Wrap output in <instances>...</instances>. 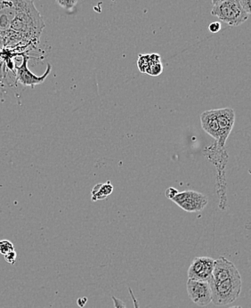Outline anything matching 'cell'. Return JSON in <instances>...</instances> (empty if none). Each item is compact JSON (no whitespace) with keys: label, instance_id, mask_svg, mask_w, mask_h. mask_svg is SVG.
<instances>
[{"label":"cell","instance_id":"6da1fadb","mask_svg":"<svg viewBox=\"0 0 251 308\" xmlns=\"http://www.w3.org/2000/svg\"><path fill=\"white\" fill-rule=\"evenodd\" d=\"M45 22L33 0H25L17 15L10 26L5 38V45L14 46L22 41L37 44L39 42Z\"/></svg>","mask_w":251,"mask_h":308},{"label":"cell","instance_id":"7a4b0ae2","mask_svg":"<svg viewBox=\"0 0 251 308\" xmlns=\"http://www.w3.org/2000/svg\"><path fill=\"white\" fill-rule=\"evenodd\" d=\"M212 292V302L217 307L232 304L242 292V276H234L221 283L209 281Z\"/></svg>","mask_w":251,"mask_h":308},{"label":"cell","instance_id":"3957f363","mask_svg":"<svg viewBox=\"0 0 251 308\" xmlns=\"http://www.w3.org/2000/svg\"><path fill=\"white\" fill-rule=\"evenodd\" d=\"M211 14L233 27H238L243 24L250 17V14H248L241 5L240 0L222 1L213 6Z\"/></svg>","mask_w":251,"mask_h":308},{"label":"cell","instance_id":"277c9868","mask_svg":"<svg viewBox=\"0 0 251 308\" xmlns=\"http://www.w3.org/2000/svg\"><path fill=\"white\" fill-rule=\"evenodd\" d=\"M178 207L187 212H199L203 210L208 205L209 199L206 195L195 191H184L177 193L171 199Z\"/></svg>","mask_w":251,"mask_h":308},{"label":"cell","instance_id":"5b68a950","mask_svg":"<svg viewBox=\"0 0 251 308\" xmlns=\"http://www.w3.org/2000/svg\"><path fill=\"white\" fill-rule=\"evenodd\" d=\"M216 113L219 127V136L213 146L218 151H225L226 141L234 128L235 112L232 108H222L216 110Z\"/></svg>","mask_w":251,"mask_h":308},{"label":"cell","instance_id":"8992f818","mask_svg":"<svg viewBox=\"0 0 251 308\" xmlns=\"http://www.w3.org/2000/svg\"><path fill=\"white\" fill-rule=\"evenodd\" d=\"M186 289L189 298L199 307H206L212 302V292L208 282L188 279Z\"/></svg>","mask_w":251,"mask_h":308},{"label":"cell","instance_id":"52a82bcc","mask_svg":"<svg viewBox=\"0 0 251 308\" xmlns=\"http://www.w3.org/2000/svg\"><path fill=\"white\" fill-rule=\"evenodd\" d=\"M215 259L209 257H197L192 260L187 272L188 279L208 282L212 279Z\"/></svg>","mask_w":251,"mask_h":308},{"label":"cell","instance_id":"ba28073f","mask_svg":"<svg viewBox=\"0 0 251 308\" xmlns=\"http://www.w3.org/2000/svg\"><path fill=\"white\" fill-rule=\"evenodd\" d=\"M24 2L25 0H0V31L4 37Z\"/></svg>","mask_w":251,"mask_h":308},{"label":"cell","instance_id":"9c48e42d","mask_svg":"<svg viewBox=\"0 0 251 308\" xmlns=\"http://www.w3.org/2000/svg\"><path fill=\"white\" fill-rule=\"evenodd\" d=\"M28 59L26 56H23V61L21 66L16 67V72H17V81H19L21 85L25 86V87H30V88H34L37 85L42 84L44 81H46L47 76L50 74L52 71L51 64H47V71L43 74L42 76H37L30 72L28 67Z\"/></svg>","mask_w":251,"mask_h":308},{"label":"cell","instance_id":"30bf717a","mask_svg":"<svg viewBox=\"0 0 251 308\" xmlns=\"http://www.w3.org/2000/svg\"><path fill=\"white\" fill-rule=\"evenodd\" d=\"M237 275H240V273L233 262L226 258H219L214 263L212 279L210 281L215 283H221Z\"/></svg>","mask_w":251,"mask_h":308},{"label":"cell","instance_id":"8fae6325","mask_svg":"<svg viewBox=\"0 0 251 308\" xmlns=\"http://www.w3.org/2000/svg\"><path fill=\"white\" fill-rule=\"evenodd\" d=\"M200 122L205 132L217 141L219 136V127L216 110H206L200 114Z\"/></svg>","mask_w":251,"mask_h":308},{"label":"cell","instance_id":"7c38bea8","mask_svg":"<svg viewBox=\"0 0 251 308\" xmlns=\"http://www.w3.org/2000/svg\"><path fill=\"white\" fill-rule=\"evenodd\" d=\"M112 191H113V186H111L110 182H107L106 184H98L92 190V201L96 202V201L106 199L109 195H111Z\"/></svg>","mask_w":251,"mask_h":308},{"label":"cell","instance_id":"4fadbf2b","mask_svg":"<svg viewBox=\"0 0 251 308\" xmlns=\"http://www.w3.org/2000/svg\"><path fill=\"white\" fill-rule=\"evenodd\" d=\"M162 72H163V65H162V62H160V63L150 64L148 68L146 69L145 73L150 76L158 77L162 74Z\"/></svg>","mask_w":251,"mask_h":308},{"label":"cell","instance_id":"5bb4252c","mask_svg":"<svg viewBox=\"0 0 251 308\" xmlns=\"http://www.w3.org/2000/svg\"><path fill=\"white\" fill-rule=\"evenodd\" d=\"M149 65V54L148 55H139L138 60H137V67L139 69V71L143 73H145V71Z\"/></svg>","mask_w":251,"mask_h":308},{"label":"cell","instance_id":"9a60e30c","mask_svg":"<svg viewBox=\"0 0 251 308\" xmlns=\"http://www.w3.org/2000/svg\"><path fill=\"white\" fill-rule=\"evenodd\" d=\"M14 250V246L11 241L8 240H2L0 241V254L4 256L5 254L9 253Z\"/></svg>","mask_w":251,"mask_h":308},{"label":"cell","instance_id":"2e32d148","mask_svg":"<svg viewBox=\"0 0 251 308\" xmlns=\"http://www.w3.org/2000/svg\"><path fill=\"white\" fill-rule=\"evenodd\" d=\"M56 1L58 5L61 6L62 8L72 10L73 7L76 6L79 0H56Z\"/></svg>","mask_w":251,"mask_h":308},{"label":"cell","instance_id":"e0dca14e","mask_svg":"<svg viewBox=\"0 0 251 308\" xmlns=\"http://www.w3.org/2000/svg\"><path fill=\"white\" fill-rule=\"evenodd\" d=\"M5 261L11 264V265H14L15 262H16V258H17V253L15 252V250L11 251L9 253L5 254L4 256Z\"/></svg>","mask_w":251,"mask_h":308},{"label":"cell","instance_id":"ac0fdd59","mask_svg":"<svg viewBox=\"0 0 251 308\" xmlns=\"http://www.w3.org/2000/svg\"><path fill=\"white\" fill-rule=\"evenodd\" d=\"M222 25L220 22L218 21H214L211 22L209 25V30L211 33H217L221 30Z\"/></svg>","mask_w":251,"mask_h":308},{"label":"cell","instance_id":"d6986e66","mask_svg":"<svg viewBox=\"0 0 251 308\" xmlns=\"http://www.w3.org/2000/svg\"><path fill=\"white\" fill-rule=\"evenodd\" d=\"M241 5L243 6L244 11L248 13L251 14V0H240Z\"/></svg>","mask_w":251,"mask_h":308},{"label":"cell","instance_id":"ffe728a7","mask_svg":"<svg viewBox=\"0 0 251 308\" xmlns=\"http://www.w3.org/2000/svg\"><path fill=\"white\" fill-rule=\"evenodd\" d=\"M112 301H113V304H114V308H126V306L123 303V301L121 300H119L116 297H112Z\"/></svg>","mask_w":251,"mask_h":308},{"label":"cell","instance_id":"44dd1931","mask_svg":"<svg viewBox=\"0 0 251 308\" xmlns=\"http://www.w3.org/2000/svg\"><path fill=\"white\" fill-rule=\"evenodd\" d=\"M178 193V191L176 190V189H174L173 187H169L167 190L166 191V193H165V195H166L168 199H172L174 197V195H176Z\"/></svg>","mask_w":251,"mask_h":308},{"label":"cell","instance_id":"7402d4cb","mask_svg":"<svg viewBox=\"0 0 251 308\" xmlns=\"http://www.w3.org/2000/svg\"><path fill=\"white\" fill-rule=\"evenodd\" d=\"M128 292H129V294L131 296V299H132L133 303H134V308H139L138 300H136V296L134 295V292H133L131 288H128Z\"/></svg>","mask_w":251,"mask_h":308},{"label":"cell","instance_id":"603a6c76","mask_svg":"<svg viewBox=\"0 0 251 308\" xmlns=\"http://www.w3.org/2000/svg\"><path fill=\"white\" fill-rule=\"evenodd\" d=\"M5 47V37L4 34L0 31V50Z\"/></svg>","mask_w":251,"mask_h":308},{"label":"cell","instance_id":"cb8c5ba5","mask_svg":"<svg viewBox=\"0 0 251 308\" xmlns=\"http://www.w3.org/2000/svg\"><path fill=\"white\" fill-rule=\"evenodd\" d=\"M224 1V0H212L213 5H216V4H219L220 2Z\"/></svg>","mask_w":251,"mask_h":308},{"label":"cell","instance_id":"d4e9b609","mask_svg":"<svg viewBox=\"0 0 251 308\" xmlns=\"http://www.w3.org/2000/svg\"><path fill=\"white\" fill-rule=\"evenodd\" d=\"M237 308V307H232V308Z\"/></svg>","mask_w":251,"mask_h":308},{"label":"cell","instance_id":"484cf974","mask_svg":"<svg viewBox=\"0 0 251 308\" xmlns=\"http://www.w3.org/2000/svg\"><path fill=\"white\" fill-rule=\"evenodd\" d=\"M237 308H242V307H240V306H239V307H237Z\"/></svg>","mask_w":251,"mask_h":308}]
</instances>
